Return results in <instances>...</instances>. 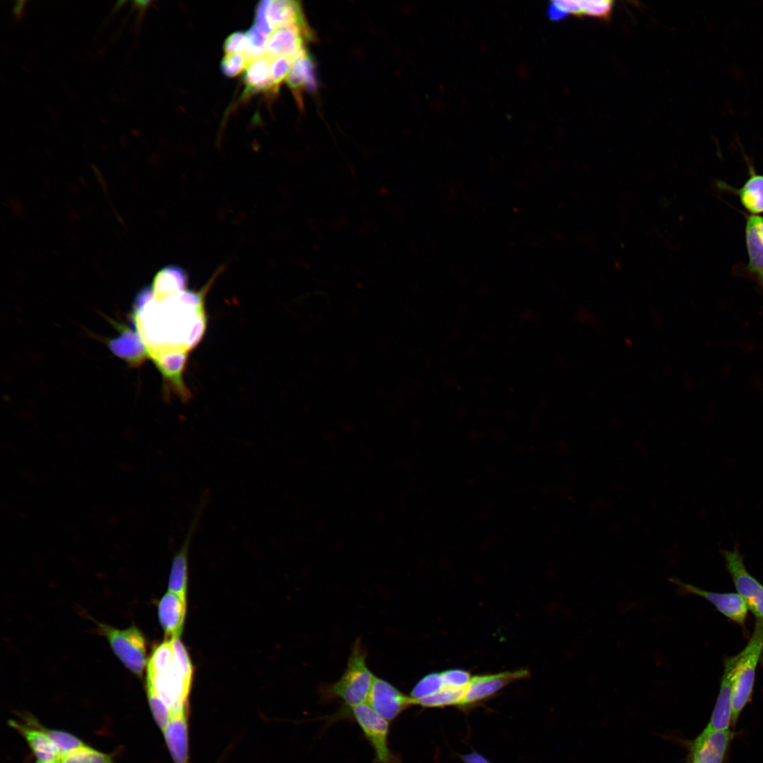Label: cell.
Segmentation results:
<instances>
[{
	"label": "cell",
	"mask_w": 763,
	"mask_h": 763,
	"mask_svg": "<svg viewBox=\"0 0 763 763\" xmlns=\"http://www.w3.org/2000/svg\"><path fill=\"white\" fill-rule=\"evenodd\" d=\"M163 733L175 762L187 763L185 706L170 710L168 723Z\"/></svg>",
	"instance_id": "obj_16"
},
{
	"label": "cell",
	"mask_w": 763,
	"mask_h": 763,
	"mask_svg": "<svg viewBox=\"0 0 763 763\" xmlns=\"http://www.w3.org/2000/svg\"><path fill=\"white\" fill-rule=\"evenodd\" d=\"M147 692L149 704L153 716L160 729L164 731L170 717L169 709L160 698L152 686L147 685Z\"/></svg>",
	"instance_id": "obj_28"
},
{
	"label": "cell",
	"mask_w": 763,
	"mask_h": 763,
	"mask_svg": "<svg viewBox=\"0 0 763 763\" xmlns=\"http://www.w3.org/2000/svg\"><path fill=\"white\" fill-rule=\"evenodd\" d=\"M266 16L269 23L276 29L288 25L306 28L304 18L297 2L286 0L268 1Z\"/></svg>",
	"instance_id": "obj_18"
},
{
	"label": "cell",
	"mask_w": 763,
	"mask_h": 763,
	"mask_svg": "<svg viewBox=\"0 0 763 763\" xmlns=\"http://www.w3.org/2000/svg\"><path fill=\"white\" fill-rule=\"evenodd\" d=\"M444 686L454 688H466L471 677L463 670L451 669L441 673Z\"/></svg>",
	"instance_id": "obj_32"
},
{
	"label": "cell",
	"mask_w": 763,
	"mask_h": 763,
	"mask_svg": "<svg viewBox=\"0 0 763 763\" xmlns=\"http://www.w3.org/2000/svg\"><path fill=\"white\" fill-rule=\"evenodd\" d=\"M613 3L610 0L580 1L582 16H588L605 20L608 19L612 13Z\"/></svg>",
	"instance_id": "obj_29"
},
{
	"label": "cell",
	"mask_w": 763,
	"mask_h": 763,
	"mask_svg": "<svg viewBox=\"0 0 763 763\" xmlns=\"http://www.w3.org/2000/svg\"><path fill=\"white\" fill-rule=\"evenodd\" d=\"M187 610L186 598L170 591L166 593L158 605V617L167 637L179 638Z\"/></svg>",
	"instance_id": "obj_15"
},
{
	"label": "cell",
	"mask_w": 763,
	"mask_h": 763,
	"mask_svg": "<svg viewBox=\"0 0 763 763\" xmlns=\"http://www.w3.org/2000/svg\"><path fill=\"white\" fill-rule=\"evenodd\" d=\"M287 82L295 91L302 88L312 90L316 88L314 64L307 53L293 61Z\"/></svg>",
	"instance_id": "obj_21"
},
{
	"label": "cell",
	"mask_w": 763,
	"mask_h": 763,
	"mask_svg": "<svg viewBox=\"0 0 763 763\" xmlns=\"http://www.w3.org/2000/svg\"><path fill=\"white\" fill-rule=\"evenodd\" d=\"M721 553L737 593L745 601L756 620L763 622V585L747 570L738 545L731 550H721Z\"/></svg>",
	"instance_id": "obj_6"
},
{
	"label": "cell",
	"mask_w": 763,
	"mask_h": 763,
	"mask_svg": "<svg viewBox=\"0 0 763 763\" xmlns=\"http://www.w3.org/2000/svg\"><path fill=\"white\" fill-rule=\"evenodd\" d=\"M745 243L748 256L746 266L763 292V239L757 234L750 220L746 218Z\"/></svg>",
	"instance_id": "obj_19"
},
{
	"label": "cell",
	"mask_w": 763,
	"mask_h": 763,
	"mask_svg": "<svg viewBox=\"0 0 763 763\" xmlns=\"http://www.w3.org/2000/svg\"><path fill=\"white\" fill-rule=\"evenodd\" d=\"M307 35L306 28L299 25L276 28L268 37L266 55L271 59L286 57L294 61L307 53L303 46V37Z\"/></svg>",
	"instance_id": "obj_11"
},
{
	"label": "cell",
	"mask_w": 763,
	"mask_h": 763,
	"mask_svg": "<svg viewBox=\"0 0 763 763\" xmlns=\"http://www.w3.org/2000/svg\"><path fill=\"white\" fill-rule=\"evenodd\" d=\"M61 763H115L111 755L86 745L61 756Z\"/></svg>",
	"instance_id": "obj_24"
},
{
	"label": "cell",
	"mask_w": 763,
	"mask_h": 763,
	"mask_svg": "<svg viewBox=\"0 0 763 763\" xmlns=\"http://www.w3.org/2000/svg\"><path fill=\"white\" fill-rule=\"evenodd\" d=\"M527 674V671L521 670L473 677L466 689L461 705L472 704L487 698L509 682L524 678Z\"/></svg>",
	"instance_id": "obj_13"
},
{
	"label": "cell",
	"mask_w": 763,
	"mask_h": 763,
	"mask_svg": "<svg viewBox=\"0 0 763 763\" xmlns=\"http://www.w3.org/2000/svg\"><path fill=\"white\" fill-rule=\"evenodd\" d=\"M548 16L551 19L558 20L567 16V14L552 2L548 8Z\"/></svg>",
	"instance_id": "obj_36"
},
{
	"label": "cell",
	"mask_w": 763,
	"mask_h": 763,
	"mask_svg": "<svg viewBox=\"0 0 763 763\" xmlns=\"http://www.w3.org/2000/svg\"><path fill=\"white\" fill-rule=\"evenodd\" d=\"M763 653V622L756 620L745 647L739 653L732 687V717L734 726L743 709L751 699L757 665Z\"/></svg>",
	"instance_id": "obj_3"
},
{
	"label": "cell",
	"mask_w": 763,
	"mask_h": 763,
	"mask_svg": "<svg viewBox=\"0 0 763 763\" xmlns=\"http://www.w3.org/2000/svg\"><path fill=\"white\" fill-rule=\"evenodd\" d=\"M367 652L360 639L353 644L344 673L336 682L322 686L321 694L324 700H339L352 709L364 704L375 675L366 663Z\"/></svg>",
	"instance_id": "obj_2"
},
{
	"label": "cell",
	"mask_w": 763,
	"mask_h": 763,
	"mask_svg": "<svg viewBox=\"0 0 763 763\" xmlns=\"http://www.w3.org/2000/svg\"><path fill=\"white\" fill-rule=\"evenodd\" d=\"M192 675L185 672L176 660L163 673L147 675V685L153 687L169 711L185 706L191 688Z\"/></svg>",
	"instance_id": "obj_7"
},
{
	"label": "cell",
	"mask_w": 763,
	"mask_h": 763,
	"mask_svg": "<svg viewBox=\"0 0 763 763\" xmlns=\"http://www.w3.org/2000/svg\"><path fill=\"white\" fill-rule=\"evenodd\" d=\"M733 733L706 727L693 740L690 752L693 763H723Z\"/></svg>",
	"instance_id": "obj_10"
},
{
	"label": "cell",
	"mask_w": 763,
	"mask_h": 763,
	"mask_svg": "<svg viewBox=\"0 0 763 763\" xmlns=\"http://www.w3.org/2000/svg\"><path fill=\"white\" fill-rule=\"evenodd\" d=\"M669 581L685 593L704 598L728 619L743 627H745L748 608L745 601L738 593H718L706 591L692 584H685L675 577L670 578Z\"/></svg>",
	"instance_id": "obj_9"
},
{
	"label": "cell",
	"mask_w": 763,
	"mask_h": 763,
	"mask_svg": "<svg viewBox=\"0 0 763 763\" xmlns=\"http://www.w3.org/2000/svg\"><path fill=\"white\" fill-rule=\"evenodd\" d=\"M464 763H490L483 756L476 752H473L461 756Z\"/></svg>",
	"instance_id": "obj_35"
},
{
	"label": "cell",
	"mask_w": 763,
	"mask_h": 763,
	"mask_svg": "<svg viewBox=\"0 0 763 763\" xmlns=\"http://www.w3.org/2000/svg\"><path fill=\"white\" fill-rule=\"evenodd\" d=\"M99 626L124 666L133 673L141 675L148 663L146 641L140 630L134 626L125 629L103 624Z\"/></svg>",
	"instance_id": "obj_4"
},
{
	"label": "cell",
	"mask_w": 763,
	"mask_h": 763,
	"mask_svg": "<svg viewBox=\"0 0 763 763\" xmlns=\"http://www.w3.org/2000/svg\"><path fill=\"white\" fill-rule=\"evenodd\" d=\"M738 658L739 653L726 658L724 661V669L719 692L710 721L706 726L711 729L727 731L731 725L733 679Z\"/></svg>",
	"instance_id": "obj_12"
},
{
	"label": "cell",
	"mask_w": 763,
	"mask_h": 763,
	"mask_svg": "<svg viewBox=\"0 0 763 763\" xmlns=\"http://www.w3.org/2000/svg\"><path fill=\"white\" fill-rule=\"evenodd\" d=\"M268 3V1H262L259 2L256 8L255 24L254 25L268 37L273 32L274 29L269 23L266 16Z\"/></svg>",
	"instance_id": "obj_34"
},
{
	"label": "cell",
	"mask_w": 763,
	"mask_h": 763,
	"mask_svg": "<svg viewBox=\"0 0 763 763\" xmlns=\"http://www.w3.org/2000/svg\"><path fill=\"white\" fill-rule=\"evenodd\" d=\"M749 171V177L740 188L725 187L734 191L750 214L761 215L763 213V175L756 173L752 167Z\"/></svg>",
	"instance_id": "obj_17"
},
{
	"label": "cell",
	"mask_w": 763,
	"mask_h": 763,
	"mask_svg": "<svg viewBox=\"0 0 763 763\" xmlns=\"http://www.w3.org/2000/svg\"><path fill=\"white\" fill-rule=\"evenodd\" d=\"M466 688H454L447 686L434 694L422 699L415 703L423 707H442L450 705H461Z\"/></svg>",
	"instance_id": "obj_22"
},
{
	"label": "cell",
	"mask_w": 763,
	"mask_h": 763,
	"mask_svg": "<svg viewBox=\"0 0 763 763\" xmlns=\"http://www.w3.org/2000/svg\"><path fill=\"white\" fill-rule=\"evenodd\" d=\"M215 277L199 291L185 288L165 297L153 296L149 288L141 292L136 321L143 345L153 360L170 353L187 354L201 339L206 328L204 297Z\"/></svg>",
	"instance_id": "obj_1"
},
{
	"label": "cell",
	"mask_w": 763,
	"mask_h": 763,
	"mask_svg": "<svg viewBox=\"0 0 763 763\" xmlns=\"http://www.w3.org/2000/svg\"><path fill=\"white\" fill-rule=\"evenodd\" d=\"M125 2H126V1H117L116 4L114 5V10H116V9L119 8Z\"/></svg>",
	"instance_id": "obj_38"
},
{
	"label": "cell",
	"mask_w": 763,
	"mask_h": 763,
	"mask_svg": "<svg viewBox=\"0 0 763 763\" xmlns=\"http://www.w3.org/2000/svg\"><path fill=\"white\" fill-rule=\"evenodd\" d=\"M25 3H26V1H25V0H18V1H16L15 2V4H14V6H13V16L16 18V19L18 20H20L22 18L23 13V8H24Z\"/></svg>",
	"instance_id": "obj_37"
},
{
	"label": "cell",
	"mask_w": 763,
	"mask_h": 763,
	"mask_svg": "<svg viewBox=\"0 0 763 763\" xmlns=\"http://www.w3.org/2000/svg\"><path fill=\"white\" fill-rule=\"evenodd\" d=\"M224 50L227 54H246L248 49L247 33L237 32L231 34L224 42Z\"/></svg>",
	"instance_id": "obj_33"
},
{
	"label": "cell",
	"mask_w": 763,
	"mask_h": 763,
	"mask_svg": "<svg viewBox=\"0 0 763 763\" xmlns=\"http://www.w3.org/2000/svg\"><path fill=\"white\" fill-rule=\"evenodd\" d=\"M271 58L266 55L251 61L244 71L246 93L276 90L270 73Z\"/></svg>",
	"instance_id": "obj_20"
},
{
	"label": "cell",
	"mask_w": 763,
	"mask_h": 763,
	"mask_svg": "<svg viewBox=\"0 0 763 763\" xmlns=\"http://www.w3.org/2000/svg\"><path fill=\"white\" fill-rule=\"evenodd\" d=\"M30 718L54 742L59 749L61 756L85 745L80 739L69 733L48 729L41 726L34 718Z\"/></svg>",
	"instance_id": "obj_26"
},
{
	"label": "cell",
	"mask_w": 763,
	"mask_h": 763,
	"mask_svg": "<svg viewBox=\"0 0 763 763\" xmlns=\"http://www.w3.org/2000/svg\"><path fill=\"white\" fill-rule=\"evenodd\" d=\"M174 651L172 639L160 644L153 652L147 664V675H155L165 672L172 665Z\"/></svg>",
	"instance_id": "obj_23"
},
{
	"label": "cell",
	"mask_w": 763,
	"mask_h": 763,
	"mask_svg": "<svg viewBox=\"0 0 763 763\" xmlns=\"http://www.w3.org/2000/svg\"><path fill=\"white\" fill-rule=\"evenodd\" d=\"M36 763H61V762L60 760L59 761H55V762H47V761L39 760Z\"/></svg>",
	"instance_id": "obj_39"
},
{
	"label": "cell",
	"mask_w": 763,
	"mask_h": 763,
	"mask_svg": "<svg viewBox=\"0 0 763 763\" xmlns=\"http://www.w3.org/2000/svg\"><path fill=\"white\" fill-rule=\"evenodd\" d=\"M249 62L245 54H227L222 59V71L226 76L235 77L244 71Z\"/></svg>",
	"instance_id": "obj_31"
},
{
	"label": "cell",
	"mask_w": 763,
	"mask_h": 763,
	"mask_svg": "<svg viewBox=\"0 0 763 763\" xmlns=\"http://www.w3.org/2000/svg\"><path fill=\"white\" fill-rule=\"evenodd\" d=\"M367 701L377 714L389 722L395 720L410 706L414 705L410 696L403 694L388 681L376 676Z\"/></svg>",
	"instance_id": "obj_8"
},
{
	"label": "cell",
	"mask_w": 763,
	"mask_h": 763,
	"mask_svg": "<svg viewBox=\"0 0 763 763\" xmlns=\"http://www.w3.org/2000/svg\"><path fill=\"white\" fill-rule=\"evenodd\" d=\"M352 715L374 750V763H401L389 747V722L364 703L351 709Z\"/></svg>",
	"instance_id": "obj_5"
},
{
	"label": "cell",
	"mask_w": 763,
	"mask_h": 763,
	"mask_svg": "<svg viewBox=\"0 0 763 763\" xmlns=\"http://www.w3.org/2000/svg\"><path fill=\"white\" fill-rule=\"evenodd\" d=\"M444 686L441 673H431L421 678L412 689L410 697L413 699L414 705L424 698L430 697Z\"/></svg>",
	"instance_id": "obj_25"
},
{
	"label": "cell",
	"mask_w": 763,
	"mask_h": 763,
	"mask_svg": "<svg viewBox=\"0 0 763 763\" xmlns=\"http://www.w3.org/2000/svg\"><path fill=\"white\" fill-rule=\"evenodd\" d=\"M25 721L26 724H23L11 719L8 724L22 735L39 760L59 761L61 753L54 742L30 717H25Z\"/></svg>",
	"instance_id": "obj_14"
},
{
	"label": "cell",
	"mask_w": 763,
	"mask_h": 763,
	"mask_svg": "<svg viewBox=\"0 0 763 763\" xmlns=\"http://www.w3.org/2000/svg\"><path fill=\"white\" fill-rule=\"evenodd\" d=\"M292 63L293 61L286 57H277L271 59L270 73L273 84L276 90L284 80H287Z\"/></svg>",
	"instance_id": "obj_30"
},
{
	"label": "cell",
	"mask_w": 763,
	"mask_h": 763,
	"mask_svg": "<svg viewBox=\"0 0 763 763\" xmlns=\"http://www.w3.org/2000/svg\"><path fill=\"white\" fill-rule=\"evenodd\" d=\"M246 33L248 39V49L245 54L249 61L266 55L268 37L254 25Z\"/></svg>",
	"instance_id": "obj_27"
}]
</instances>
